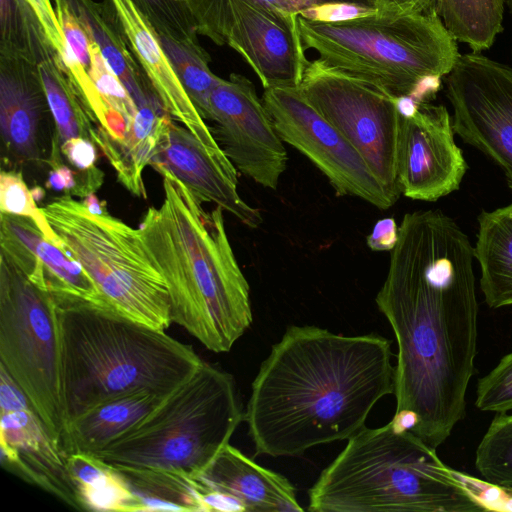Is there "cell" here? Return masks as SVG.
Wrapping results in <instances>:
<instances>
[{
  "instance_id": "4316f807",
  "label": "cell",
  "mask_w": 512,
  "mask_h": 512,
  "mask_svg": "<svg viewBox=\"0 0 512 512\" xmlns=\"http://www.w3.org/2000/svg\"><path fill=\"white\" fill-rule=\"evenodd\" d=\"M65 461L81 509L137 511V494L113 467L88 453H72Z\"/></svg>"
},
{
  "instance_id": "4dcf8cb0",
  "label": "cell",
  "mask_w": 512,
  "mask_h": 512,
  "mask_svg": "<svg viewBox=\"0 0 512 512\" xmlns=\"http://www.w3.org/2000/svg\"><path fill=\"white\" fill-rule=\"evenodd\" d=\"M197 24L229 0H185ZM311 19L333 20L375 11V0H243ZM339 18V19H340Z\"/></svg>"
},
{
  "instance_id": "4fadbf2b",
  "label": "cell",
  "mask_w": 512,
  "mask_h": 512,
  "mask_svg": "<svg viewBox=\"0 0 512 512\" xmlns=\"http://www.w3.org/2000/svg\"><path fill=\"white\" fill-rule=\"evenodd\" d=\"M445 84L454 132L492 159L512 190V67L475 52L459 55Z\"/></svg>"
},
{
  "instance_id": "484cf974",
  "label": "cell",
  "mask_w": 512,
  "mask_h": 512,
  "mask_svg": "<svg viewBox=\"0 0 512 512\" xmlns=\"http://www.w3.org/2000/svg\"><path fill=\"white\" fill-rule=\"evenodd\" d=\"M172 120L161 107L139 108L125 139L102 151L118 180L138 197L146 198L143 171L150 165Z\"/></svg>"
},
{
  "instance_id": "9a60e30c",
  "label": "cell",
  "mask_w": 512,
  "mask_h": 512,
  "mask_svg": "<svg viewBox=\"0 0 512 512\" xmlns=\"http://www.w3.org/2000/svg\"><path fill=\"white\" fill-rule=\"evenodd\" d=\"M400 107L396 167L401 193L436 201L456 191L467 163L446 107L411 99H400Z\"/></svg>"
},
{
  "instance_id": "d6986e66",
  "label": "cell",
  "mask_w": 512,
  "mask_h": 512,
  "mask_svg": "<svg viewBox=\"0 0 512 512\" xmlns=\"http://www.w3.org/2000/svg\"><path fill=\"white\" fill-rule=\"evenodd\" d=\"M47 116L51 113L37 64L21 56L0 54L3 160L14 165L46 161L42 128Z\"/></svg>"
},
{
  "instance_id": "d4e9b609",
  "label": "cell",
  "mask_w": 512,
  "mask_h": 512,
  "mask_svg": "<svg viewBox=\"0 0 512 512\" xmlns=\"http://www.w3.org/2000/svg\"><path fill=\"white\" fill-rule=\"evenodd\" d=\"M474 257L486 304L494 309L512 305V203L478 216Z\"/></svg>"
},
{
  "instance_id": "f6af8a7d",
  "label": "cell",
  "mask_w": 512,
  "mask_h": 512,
  "mask_svg": "<svg viewBox=\"0 0 512 512\" xmlns=\"http://www.w3.org/2000/svg\"><path fill=\"white\" fill-rule=\"evenodd\" d=\"M507 1H508L509 5H510V7L512 9V0H507Z\"/></svg>"
},
{
  "instance_id": "277c9868",
  "label": "cell",
  "mask_w": 512,
  "mask_h": 512,
  "mask_svg": "<svg viewBox=\"0 0 512 512\" xmlns=\"http://www.w3.org/2000/svg\"><path fill=\"white\" fill-rule=\"evenodd\" d=\"M312 512H480L493 509L472 480L452 470L392 419L363 427L309 489Z\"/></svg>"
},
{
  "instance_id": "7c38bea8",
  "label": "cell",
  "mask_w": 512,
  "mask_h": 512,
  "mask_svg": "<svg viewBox=\"0 0 512 512\" xmlns=\"http://www.w3.org/2000/svg\"><path fill=\"white\" fill-rule=\"evenodd\" d=\"M198 34L227 44L253 69L264 89L299 87L309 60L298 16L243 0H229L197 24Z\"/></svg>"
},
{
  "instance_id": "ba28073f",
  "label": "cell",
  "mask_w": 512,
  "mask_h": 512,
  "mask_svg": "<svg viewBox=\"0 0 512 512\" xmlns=\"http://www.w3.org/2000/svg\"><path fill=\"white\" fill-rule=\"evenodd\" d=\"M41 210L60 248L83 266L111 310L155 329L170 326L168 288L139 229L90 213L68 193Z\"/></svg>"
},
{
  "instance_id": "f35d334b",
  "label": "cell",
  "mask_w": 512,
  "mask_h": 512,
  "mask_svg": "<svg viewBox=\"0 0 512 512\" xmlns=\"http://www.w3.org/2000/svg\"><path fill=\"white\" fill-rule=\"evenodd\" d=\"M61 154L78 172L90 171L97 166L96 145L89 139L73 138L59 145Z\"/></svg>"
},
{
  "instance_id": "ee69618b",
  "label": "cell",
  "mask_w": 512,
  "mask_h": 512,
  "mask_svg": "<svg viewBox=\"0 0 512 512\" xmlns=\"http://www.w3.org/2000/svg\"><path fill=\"white\" fill-rule=\"evenodd\" d=\"M34 200L41 202L45 197V190L41 186H34L30 189Z\"/></svg>"
},
{
  "instance_id": "d6a6232c",
  "label": "cell",
  "mask_w": 512,
  "mask_h": 512,
  "mask_svg": "<svg viewBox=\"0 0 512 512\" xmlns=\"http://www.w3.org/2000/svg\"><path fill=\"white\" fill-rule=\"evenodd\" d=\"M42 29L26 0H0V54L32 60L31 46Z\"/></svg>"
},
{
  "instance_id": "e575fe53",
  "label": "cell",
  "mask_w": 512,
  "mask_h": 512,
  "mask_svg": "<svg viewBox=\"0 0 512 512\" xmlns=\"http://www.w3.org/2000/svg\"><path fill=\"white\" fill-rule=\"evenodd\" d=\"M0 213L33 220L45 238L60 248L61 240L49 225L41 208L37 206L19 171L2 170L0 173Z\"/></svg>"
},
{
  "instance_id": "7402d4cb",
  "label": "cell",
  "mask_w": 512,
  "mask_h": 512,
  "mask_svg": "<svg viewBox=\"0 0 512 512\" xmlns=\"http://www.w3.org/2000/svg\"><path fill=\"white\" fill-rule=\"evenodd\" d=\"M53 1L65 5L89 39L97 44L104 59L125 86L138 108L162 106L129 50L116 17L105 0L102 3L93 0Z\"/></svg>"
},
{
  "instance_id": "1f68e13d",
  "label": "cell",
  "mask_w": 512,
  "mask_h": 512,
  "mask_svg": "<svg viewBox=\"0 0 512 512\" xmlns=\"http://www.w3.org/2000/svg\"><path fill=\"white\" fill-rule=\"evenodd\" d=\"M475 466L489 485L512 494V414L492 420L477 447Z\"/></svg>"
},
{
  "instance_id": "ffe728a7",
  "label": "cell",
  "mask_w": 512,
  "mask_h": 512,
  "mask_svg": "<svg viewBox=\"0 0 512 512\" xmlns=\"http://www.w3.org/2000/svg\"><path fill=\"white\" fill-rule=\"evenodd\" d=\"M124 40L167 114L210 149H221L184 90L156 33L131 0H105Z\"/></svg>"
},
{
  "instance_id": "f546056e",
  "label": "cell",
  "mask_w": 512,
  "mask_h": 512,
  "mask_svg": "<svg viewBox=\"0 0 512 512\" xmlns=\"http://www.w3.org/2000/svg\"><path fill=\"white\" fill-rule=\"evenodd\" d=\"M113 468L139 495L174 503L183 511H204L203 496L208 490L195 477L158 469Z\"/></svg>"
},
{
  "instance_id": "cb8c5ba5",
  "label": "cell",
  "mask_w": 512,
  "mask_h": 512,
  "mask_svg": "<svg viewBox=\"0 0 512 512\" xmlns=\"http://www.w3.org/2000/svg\"><path fill=\"white\" fill-rule=\"evenodd\" d=\"M46 99L55 126L54 136L59 145L73 138H85L94 144L97 122L71 81L59 53L45 39L35 54Z\"/></svg>"
},
{
  "instance_id": "8fae6325",
  "label": "cell",
  "mask_w": 512,
  "mask_h": 512,
  "mask_svg": "<svg viewBox=\"0 0 512 512\" xmlns=\"http://www.w3.org/2000/svg\"><path fill=\"white\" fill-rule=\"evenodd\" d=\"M262 101L281 140L305 155L328 178L338 196H356L379 209L397 201L299 87L264 89Z\"/></svg>"
},
{
  "instance_id": "83f0119b",
  "label": "cell",
  "mask_w": 512,
  "mask_h": 512,
  "mask_svg": "<svg viewBox=\"0 0 512 512\" xmlns=\"http://www.w3.org/2000/svg\"><path fill=\"white\" fill-rule=\"evenodd\" d=\"M505 0H431L432 8L456 41L479 53L503 30Z\"/></svg>"
},
{
  "instance_id": "74e56055",
  "label": "cell",
  "mask_w": 512,
  "mask_h": 512,
  "mask_svg": "<svg viewBox=\"0 0 512 512\" xmlns=\"http://www.w3.org/2000/svg\"><path fill=\"white\" fill-rule=\"evenodd\" d=\"M35 13L46 37L51 45L59 53L60 57L65 56L64 35L51 0H26Z\"/></svg>"
},
{
  "instance_id": "9c48e42d",
  "label": "cell",
  "mask_w": 512,
  "mask_h": 512,
  "mask_svg": "<svg viewBox=\"0 0 512 512\" xmlns=\"http://www.w3.org/2000/svg\"><path fill=\"white\" fill-rule=\"evenodd\" d=\"M0 366L28 398L65 457L69 418L63 389L58 306L0 253Z\"/></svg>"
},
{
  "instance_id": "f1b7e54d",
  "label": "cell",
  "mask_w": 512,
  "mask_h": 512,
  "mask_svg": "<svg viewBox=\"0 0 512 512\" xmlns=\"http://www.w3.org/2000/svg\"><path fill=\"white\" fill-rule=\"evenodd\" d=\"M156 33V32H155ZM184 90L204 120H210V96L221 78L210 69V56L197 41L156 34Z\"/></svg>"
},
{
  "instance_id": "7a4b0ae2",
  "label": "cell",
  "mask_w": 512,
  "mask_h": 512,
  "mask_svg": "<svg viewBox=\"0 0 512 512\" xmlns=\"http://www.w3.org/2000/svg\"><path fill=\"white\" fill-rule=\"evenodd\" d=\"M391 341L290 326L262 362L244 412L257 454L294 457L349 439L394 392Z\"/></svg>"
},
{
  "instance_id": "60d3db41",
  "label": "cell",
  "mask_w": 512,
  "mask_h": 512,
  "mask_svg": "<svg viewBox=\"0 0 512 512\" xmlns=\"http://www.w3.org/2000/svg\"><path fill=\"white\" fill-rule=\"evenodd\" d=\"M431 0H375L376 11L387 14H407L429 9Z\"/></svg>"
},
{
  "instance_id": "ac0fdd59",
  "label": "cell",
  "mask_w": 512,
  "mask_h": 512,
  "mask_svg": "<svg viewBox=\"0 0 512 512\" xmlns=\"http://www.w3.org/2000/svg\"><path fill=\"white\" fill-rule=\"evenodd\" d=\"M0 253L47 291L58 306L110 309L83 266L46 239L33 220L0 213Z\"/></svg>"
},
{
  "instance_id": "603a6c76",
  "label": "cell",
  "mask_w": 512,
  "mask_h": 512,
  "mask_svg": "<svg viewBox=\"0 0 512 512\" xmlns=\"http://www.w3.org/2000/svg\"><path fill=\"white\" fill-rule=\"evenodd\" d=\"M166 396L148 389L134 390L107 399L71 418L67 456L101 451L144 419Z\"/></svg>"
},
{
  "instance_id": "30bf717a",
  "label": "cell",
  "mask_w": 512,
  "mask_h": 512,
  "mask_svg": "<svg viewBox=\"0 0 512 512\" xmlns=\"http://www.w3.org/2000/svg\"><path fill=\"white\" fill-rule=\"evenodd\" d=\"M299 89L357 150L389 193L398 199L401 190L396 151L400 99L319 59L309 61Z\"/></svg>"
},
{
  "instance_id": "8d00e7d4",
  "label": "cell",
  "mask_w": 512,
  "mask_h": 512,
  "mask_svg": "<svg viewBox=\"0 0 512 512\" xmlns=\"http://www.w3.org/2000/svg\"><path fill=\"white\" fill-rule=\"evenodd\" d=\"M476 392L475 405L479 410L499 414L512 410V352L478 380Z\"/></svg>"
},
{
  "instance_id": "7bdbcfd3",
  "label": "cell",
  "mask_w": 512,
  "mask_h": 512,
  "mask_svg": "<svg viewBox=\"0 0 512 512\" xmlns=\"http://www.w3.org/2000/svg\"><path fill=\"white\" fill-rule=\"evenodd\" d=\"M45 186L54 191H66V182L63 176L54 168H51Z\"/></svg>"
},
{
  "instance_id": "5b68a950",
  "label": "cell",
  "mask_w": 512,
  "mask_h": 512,
  "mask_svg": "<svg viewBox=\"0 0 512 512\" xmlns=\"http://www.w3.org/2000/svg\"><path fill=\"white\" fill-rule=\"evenodd\" d=\"M58 317L69 420L134 390L168 395L204 361L191 346L165 330L107 308L58 306Z\"/></svg>"
},
{
  "instance_id": "b9f144b4",
  "label": "cell",
  "mask_w": 512,
  "mask_h": 512,
  "mask_svg": "<svg viewBox=\"0 0 512 512\" xmlns=\"http://www.w3.org/2000/svg\"><path fill=\"white\" fill-rule=\"evenodd\" d=\"M82 203L88 211L94 215H105L108 213L105 202L100 201L95 195V192L84 197Z\"/></svg>"
},
{
  "instance_id": "d590c367",
  "label": "cell",
  "mask_w": 512,
  "mask_h": 512,
  "mask_svg": "<svg viewBox=\"0 0 512 512\" xmlns=\"http://www.w3.org/2000/svg\"><path fill=\"white\" fill-rule=\"evenodd\" d=\"M91 52L90 76L105 103L130 122L133 121L138 107L117 75L104 59L97 44L89 39Z\"/></svg>"
},
{
  "instance_id": "836d02e7",
  "label": "cell",
  "mask_w": 512,
  "mask_h": 512,
  "mask_svg": "<svg viewBox=\"0 0 512 512\" xmlns=\"http://www.w3.org/2000/svg\"><path fill=\"white\" fill-rule=\"evenodd\" d=\"M156 34L197 41L195 20L185 0H131Z\"/></svg>"
},
{
  "instance_id": "5bb4252c",
  "label": "cell",
  "mask_w": 512,
  "mask_h": 512,
  "mask_svg": "<svg viewBox=\"0 0 512 512\" xmlns=\"http://www.w3.org/2000/svg\"><path fill=\"white\" fill-rule=\"evenodd\" d=\"M212 133L238 171L276 189L287 153L254 84L241 74L222 79L210 96Z\"/></svg>"
},
{
  "instance_id": "ab89813d",
  "label": "cell",
  "mask_w": 512,
  "mask_h": 512,
  "mask_svg": "<svg viewBox=\"0 0 512 512\" xmlns=\"http://www.w3.org/2000/svg\"><path fill=\"white\" fill-rule=\"evenodd\" d=\"M399 227L391 218H383L374 225L367 237V245L373 251H391L398 240Z\"/></svg>"
},
{
  "instance_id": "e0dca14e",
  "label": "cell",
  "mask_w": 512,
  "mask_h": 512,
  "mask_svg": "<svg viewBox=\"0 0 512 512\" xmlns=\"http://www.w3.org/2000/svg\"><path fill=\"white\" fill-rule=\"evenodd\" d=\"M150 165L168 171L201 202H212L249 228L263 218L238 193L237 169L222 149H210L184 126L171 121Z\"/></svg>"
},
{
  "instance_id": "2e32d148",
  "label": "cell",
  "mask_w": 512,
  "mask_h": 512,
  "mask_svg": "<svg viewBox=\"0 0 512 512\" xmlns=\"http://www.w3.org/2000/svg\"><path fill=\"white\" fill-rule=\"evenodd\" d=\"M2 466L66 504L81 509L65 457L57 449L26 395L0 366Z\"/></svg>"
},
{
  "instance_id": "6da1fadb",
  "label": "cell",
  "mask_w": 512,
  "mask_h": 512,
  "mask_svg": "<svg viewBox=\"0 0 512 512\" xmlns=\"http://www.w3.org/2000/svg\"><path fill=\"white\" fill-rule=\"evenodd\" d=\"M376 304L398 346L394 420L437 448L466 414L475 374L474 247L440 210L404 215Z\"/></svg>"
},
{
  "instance_id": "8992f818",
  "label": "cell",
  "mask_w": 512,
  "mask_h": 512,
  "mask_svg": "<svg viewBox=\"0 0 512 512\" xmlns=\"http://www.w3.org/2000/svg\"><path fill=\"white\" fill-rule=\"evenodd\" d=\"M298 23L305 48L315 50L317 59L399 99L427 101L460 55L432 8L333 20L298 16Z\"/></svg>"
},
{
  "instance_id": "44dd1931",
  "label": "cell",
  "mask_w": 512,
  "mask_h": 512,
  "mask_svg": "<svg viewBox=\"0 0 512 512\" xmlns=\"http://www.w3.org/2000/svg\"><path fill=\"white\" fill-rule=\"evenodd\" d=\"M195 478L209 491L230 500L237 511L300 512L294 486L227 444Z\"/></svg>"
},
{
  "instance_id": "52a82bcc",
  "label": "cell",
  "mask_w": 512,
  "mask_h": 512,
  "mask_svg": "<svg viewBox=\"0 0 512 512\" xmlns=\"http://www.w3.org/2000/svg\"><path fill=\"white\" fill-rule=\"evenodd\" d=\"M242 420L234 378L203 361L144 419L92 455L112 467L196 477L229 444Z\"/></svg>"
},
{
  "instance_id": "3957f363",
  "label": "cell",
  "mask_w": 512,
  "mask_h": 512,
  "mask_svg": "<svg viewBox=\"0 0 512 512\" xmlns=\"http://www.w3.org/2000/svg\"><path fill=\"white\" fill-rule=\"evenodd\" d=\"M164 199L139 230L170 297L172 322L207 349L228 352L253 322L250 288L226 232L223 209L201 202L168 171Z\"/></svg>"
}]
</instances>
